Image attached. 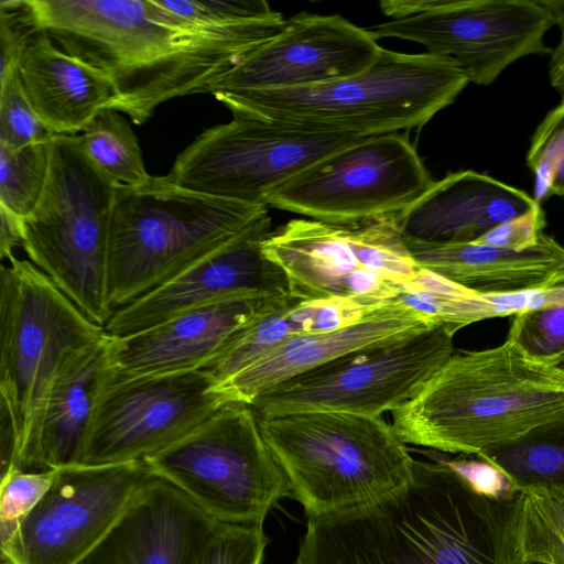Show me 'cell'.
<instances>
[{
	"mask_svg": "<svg viewBox=\"0 0 564 564\" xmlns=\"http://www.w3.org/2000/svg\"><path fill=\"white\" fill-rule=\"evenodd\" d=\"M33 22L63 51L105 73L111 109L142 124L163 102L212 84L274 37L272 15L219 32L185 30L156 0H26Z\"/></svg>",
	"mask_w": 564,
	"mask_h": 564,
	"instance_id": "1",
	"label": "cell"
},
{
	"mask_svg": "<svg viewBox=\"0 0 564 564\" xmlns=\"http://www.w3.org/2000/svg\"><path fill=\"white\" fill-rule=\"evenodd\" d=\"M514 523L516 494L488 496L436 458L414 459L388 495L307 517L295 564H523Z\"/></svg>",
	"mask_w": 564,
	"mask_h": 564,
	"instance_id": "2",
	"label": "cell"
},
{
	"mask_svg": "<svg viewBox=\"0 0 564 564\" xmlns=\"http://www.w3.org/2000/svg\"><path fill=\"white\" fill-rule=\"evenodd\" d=\"M392 413L404 444L478 456L564 419V370L516 341L455 351Z\"/></svg>",
	"mask_w": 564,
	"mask_h": 564,
	"instance_id": "3",
	"label": "cell"
},
{
	"mask_svg": "<svg viewBox=\"0 0 564 564\" xmlns=\"http://www.w3.org/2000/svg\"><path fill=\"white\" fill-rule=\"evenodd\" d=\"M468 83L447 57L382 47L369 67L334 82L214 96L232 116L311 131L373 135L424 126Z\"/></svg>",
	"mask_w": 564,
	"mask_h": 564,
	"instance_id": "4",
	"label": "cell"
},
{
	"mask_svg": "<svg viewBox=\"0 0 564 564\" xmlns=\"http://www.w3.org/2000/svg\"><path fill=\"white\" fill-rule=\"evenodd\" d=\"M267 206L216 197L164 176L117 185L110 219L108 301L115 312L223 247Z\"/></svg>",
	"mask_w": 564,
	"mask_h": 564,
	"instance_id": "5",
	"label": "cell"
},
{
	"mask_svg": "<svg viewBox=\"0 0 564 564\" xmlns=\"http://www.w3.org/2000/svg\"><path fill=\"white\" fill-rule=\"evenodd\" d=\"M259 424L307 517L366 505L412 476L414 458L381 416L317 411L259 417Z\"/></svg>",
	"mask_w": 564,
	"mask_h": 564,
	"instance_id": "6",
	"label": "cell"
},
{
	"mask_svg": "<svg viewBox=\"0 0 564 564\" xmlns=\"http://www.w3.org/2000/svg\"><path fill=\"white\" fill-rule=\"evenodd\" d=\"M117 185L88 159L79 135L55 134L44 191L23 218L30 261L102 328L113 314L107 280Z\"/></svg>",
	"mask_w": 564,
	"mask_h": 564,
	"instance_id": "7",
	"label": "cell"
},
{
	"mask_svg": "<svg viewBox=\"0 0 564 564\" xmlns=\"http://www.w3.org/2000/svg\"><path fill=\"white\" fill-rule=\"evenodd\" d=\"M104 333L30 260L2 264L0 408L13 427L14 467L63 362Z\"/></svg>",
	"mask_w": 564,
	"mask_h": 564,
	"instance_id": "8",
	"label": "cell"
},
{
	"mask_svg": "<svg viewBox=\"0 0 564 564\" xmlns=\"http://www.w3.org/2000/svg\"><path fill=\"white\" fill-rule=\"evenodd\" d=\"M143 460L221 523L262 524L271 508L291 496L259 417L245 402L225 403L189 434Z\"/></svg>",
	"mask_w": 564,
	"mask_h": 564,
	"instance_id": "9",
	"label": "cell"
},
{
	"mask_svg": "<svg viewBox=\"0 0 564 564\" xmlns=\"http://www.w3.org/2000/svg\"><path fill=\"white\" fill-rule=\"evenodd\" d=\"M398 216L346 223L292 219L271 231L262 250L282 269L296 299L345 297L381 306L420 268Z\"/></svg>",
	"mask_w": 564,
	"mask_h": 564,
	"instance_id": "10",
	"label": "cell"
},
{
	"mask_svg": "<svg viewBox=\"0 0 564 564\" xmlns=\"http://www.w3.org/2000/svg\"><path fill=\"white\" fill-rule=\"evenodd\" d=\"M380 8L392 19L369 28L378 40L419 43L476 85H490L522 57L552 52L544 37L554 23L540 0H386Z\"/></svg>",
	"mask_w": 564,
	"mask_h": 564,
	"instance_id": "11",
	"label": "cell"
},
{
	"mask_svg": "<svg viewBox=\"0 0 564 564\" xmlns=\"http://www.w3.org/2000/svg\"><path fill=\"white\" fill-rule=\"evenodd\" d=\"M227 402L205 369L134 375L108 364L77 464L143 460L189 434Z\"/></svg>",
	"mask_w": 564,
	"mask_h": 564,
	"instance_id": "12",
	"label": "cell"
},
{
	"mask_svg": "<svg viewBox=\"0 0 564 564\" xmlns=\"http://www.w3.org/2000/svg\"><path fill=\"white\" fill-rule=\"evenodd\" d=\"M455 328H433L389 345L351 352L281 382L250 405L259 417L302 412L381 416L414 398L455 352Z\"/></svg>",
	"mask_w": 564,
	"mask_h": 564,
	"instance_id": "13",
	"label": "cell"
},
{
	"mask_svg": "<svg viewBox=\"0 0 564 564\" xmlns=\"http://www.w3.org/2000/svg\"><path fill=\"white\" fill-rule=\"evenodd\" d=\"M434 183L406 133L362 137L299 172L265 198L269 207L346 223L400 214Z\"/></svg>",
	"mask_w": 564,
	"mask_h": 564,
	"instance_id": "14",
	"label": "cell"
},
{
	"mask_svg": "<svg viewBox=\"0 0 564 564\" xmlns=\"http://www.w3.org/2000/svg\"><path fill=\"white\" fill-rule=\"evenodd\" d=\"M362 137L367 135L234 116L198 134L164 178L207 195L267 206V195L274 187Z\"/></svg>",
	"mask_w": 564,
	"mask_h": 564,
	"instance_id": "15",
	"label": "cell"
},
{
	"mask_svg": "<svg viewBox=\"0 0 564 564\" xmlns=\"http://www.w3.org/2000/svg\"><path fill=\"white\" fill-rule=\"evenodd\" d=\"M153 476L144 460L55 469L52 486L0 547V558L11 564H77Z\"/></svg>",
	"mask_w": 564,
	"mask_h": 564,
	"instance_id": "16",
	"label": "cell"
},
{
	"mask_svg": "<svg viewBox=\"0 0 564 564\" xmlns=\"http://www.w3.org/2000/svg\"><path fill=\"white\" fill-rule=\"evenodd\" d=\"M381 50L369 29L340 15L300 12L285 20L274 37L216 79L208 93L325 84L369 67Z\"/></svg>",
	"mask_w": 564,
	"mask_h": 564,
	"instance_id": "17",
	"label": "cell"
},
{
	"mask_svg": "<svg viewBox=\"0 0 564 564\" xmlns=\"http://www.w3.org/2000/svg\"><path fill=\"white\" fill-rule=\"evenodd\" d=\"M268 210L232 240L135 302L113 312L104 330L122 337L220 300L290 294L282 269L262 250L271 234Z\"/></svg>",
	"mask_w": 564,
	"mask_h": 564,
	"instance_id": "18",
	"label": "cell"
},
{
	"mask_svg": "<svg viewBox=\"0 0 564 564\" xmlns=\"http://www.w3.org/2000/svg\"><path fill=\"white\" fill-rule=\"evenodd\" d=\"M289 296L229 297L138 333L109 336V366L134 375L205 369L228 348L242 328Z\"/></svg>",
	"mask_w": 564,
	"mask_h": 564,
	"instance_id": "19",
	"label": "cell"
},
{
	"mask_svg": "<svg viewBox=\"0 0 564 564\" xmlns=\"http://www.w3.org/2000/svg\"><path fill=\"white\" fill-rule=\"evenodd\" d=\"M218 522L158 476L77 564H189Z\"/></svg>",
	"mask_w": 564,
	"mask_h": 564,
	"instance_id": "20",
	"label": "cell"
},
{
	"mask_svg": "<svg viewBox=\"0 0 564 564\" xmlns=\"http://www.w3.org/2000/svg\"><path fill=\"white\" fill-rule=\"evenodd\" d=\"M438 325L412 308L391 301L358 323L336 332L297 335L267 356L217 384L228 401L250 404L268 389L341 356L389 345Z\"/></svg>",
	"mask_w": 564,
	"mask_h": 564,
	"instance_id": "21",
	"label": "cell"
},
{
	"mask_svg": "<svg viewBox=\"0 0 564 564\" xmlns=\"http://www.w3.org/2000/svg\"><path fill=\"white\" fill-rule=\"evenodd\" d=\"M540 207L527 192L473 170L447 174L399 214L408 239L474 242L497 226Z\"/></svg>",
	"mask_w": 564,
	"mask_h": 564,
	"instance_id": "22",
	"label": "cell"
},
{
	"mask_svg": "<svg viewBox=\"0 0 564 564\" xmlns=\"http://www.w3.org/2000/svg\"><path fill=\"white\" fill-rule=\"evenodd\" d=\"M108 364L106 333L66 358L14 468L43 473L77 464L98 382Z\"/></svg>",
	"mask_w": 564,
	"mask_h": 564,
	"instance_id": "23",
	"label": "cell"
},
{
	"mask_svg": "<svg viewBox=\"0 0 564 564\" xmlns=\"http://www.w3.org/2000/svg\"><path fill=\"white\" fill-rule=\"evenodd\" d=\"M18 70L30 102L55 134L83 132L116 99L105 73L57 48L36 24L24 43Z\"/></svg>",
	"mask_w": 564,
	"mask_h": 564,
	"instance_id": "24",
	"label": "cell"
},
{
	"mask_svg": "<svg viewBox=\"0 0 564 564\" xmlns=\"http://www.w3.org/2000/svg\"><path fill=\"white\" fill-rule=\"evenodd\" d=\"M404 239L420 268L477 292L508 293L564 283V246L545 232L524 250Z\"/></svg>",
	"mask_w": 564,
	"mask_h": 564,
	"instance_id": "25",
	"label": "cell"
},
{
	"mask_svg": "<svg viewBox=\"0 0 564 564\" xmlns=\"http://www.w3.org/2000/svg\"><path fill=\"white\" fill-rule=\"evenodd\" d=\"M321 334L315 300L290 296L242 328L207 370L217 384L250 367L285 340L297 335Z\"/></svg>",
	"mask_w": 564,
	"mask_h": 564,
	"instance_id": "26",
	"label": "cell"
},
{
	"mask_svg": "<svg viewBox=\"0 0 564 564\" xmlns=\"http://www.w3.org/2000/svg\"><path fill=\"white\" fill-rule=\"evenodd\" d=\"M514 532L523 564H564V482L517 486Z\"/></svg>",
	"mask_w": 564,
	"mask_h": 564,
	"instance_id": "27",
	"label": "cell"
},
{
	"mask_svg": "<svg viewBox=\"0 0 564 564\" xmlns=\"http://www.w3.org/2000/svg\"><path fill=\"white\" fill-rule=\"evenodd\" d=\"M79 138L88 159L115 183L140 186L152 178L145 170L139 140L120 112L102 109Z\"/></svg>",
	"mask_w": 564,
	"mask_h": 564,
	"instance_id": "28",
	"label": "cell"
},
{
	"mask_svg": "<svg viewBox=\"0 0 564 564\" xmlns=\"http://www.w3.org/2000/svg\"><path fill=\"white\" fill-rule=\"evenodd\" d=\"M476 457L496 467L514 486L564 482V419Z\"/></svg>",
	"mask_w": 564,
	"mask_h": 564,
	"instance_id": "29",
	"label": "cell"
},
{
	"mask_svg": "<svg viewBox=\"0 0 564 564\" xmlns=\"http://www.w3.org/2000/svg\"><path fill=\"white\" fill-rule=\"evenodd\" d=\"M52 140L22 149L0 145V205L21 218L36 207L51 162Z\"/></svg>",
	"mask_w": 564,
	"mask_h": 564,
	"instance_id": "30",
	"label": "cell"
},
{
	"mask_svg": "<svg viewBox=\"0 0 564 564\" xmlns=\"http://www.w3.org/2000/svg\"><path fill=\"white\" fill-rule=\"evenodd\" d=\"M185 30L219 32L272 15L264 0H156Z\"/></svg>",
	"mask_w": 564,
	"mask_h": 564,
	"instance_id": "31",
	"label": "cell"
},
{
	"mask_svg": "<svg viewBox=\"0 0 564 564\" xmlns=\"http://www.w3.org/2000/svg\"><path fill=\"white\" fill-rule=\"evenodd\" d=\"M527 164L535 178V199L564 196V97L535 129Z\"/></svg>",
	"mask_w": 564,
	"mask_h": 564,
	"instance_id": "32",
	"label": "cell"
},
{
	"mask_svg": "<svg viewBox=\"0 0 564 564\" xmlns=\"http://www.w3.org/2000/svg\"><path fill=\"white\" fill-rule=\"evenodd\" d=\"M54 137L30 102L17 68L0 82V145L17 150Z\"/></svg>",
	"mask_w": 564,
	"mask_h": 564,
	"instance_id": "33",
	"label": "cell"
},
{
	"mask_svg": "<svg viewBox=\"0 0 564 564\" xmlns=\"http://www.w3.org/2000/svg\"><path fill=\"white\" fill-rule=\"evenodd\" d=\"M267 544L262 524L218 522L189 564H262Z\"/></svg>",
	"mask_w": 564,
	"mask_h": 564,
	"instance_id": "34",
	"label": "cell"
},
{
	"mask_svg": "<svg viewBox=\"0 0 564 564\" xmlns=\"http://www.w3.org/2000/svg\"><path fill=\"white\" fill-rule=\"evenodd\" d=\"M54 470L30 473L10 470L0 485V547L17 533L24 518L52 486Z\"/></svg>",
	"mask_w": 564,
	"mask_h": 564,
	"instance_id": "35",
	"label": "cell"
},
{
	"mask_svg": "<svg viewBox=\"0 0 564 564\" xmlns=\"http://www.w3.org/2000/svg\"><path fill=\"white\" fill-rule=\"evenodd\" d=\"M554 306H564V283L508 293L470 290L466 300V315L470 325L488 318L514 316L527 311Z\"/></svg>",
	"mask_w": 564,
	"mask_h": 564,
	"instance_id": "36",
	"label": "cell"
},
{
	"mask_svg": "<svg viewBox=\"0 0 564 564\" xmlns=\"http://www.w3.org/2000/svg\"><path fill=\"white\" fill-rule=\"evenodd\" d=\"M507 338L534 358L549 360L560 355L564 351V306L514 315Z\"/></svg>",
	"mask_w": 564,
	"mask_h": 564,
	"instance_id": "37",
	"label": "cell"
},
{
	"mask_svg": "<svg viewBox=\"0 0 564 564\" xmlns=\"http://www.w3.org/2000/svg\"><path fill=\"white\" fill-rule=\"evenodd\" d=\"M34 28L26 0L0 1V82L18 68L24 43Z\"/></svg>",
	"mask_w": 564,
	"mask_h": 564,
	"instance_id": "38",
	"label": "cell"
},
{
	"mask_svg": "<svg viewBox=\"0 0 564 564\" xmlns=\"http://www.w3.org/2000/svg\"><path fill=\"white\" fill-rule=\"evenodd\" d=\"M545 225V215L540 206L528 214L497 226L474 242L512 250H524L539 242L544 234Z\"/></svg>",
	"mask_w": 564,
	"mask_h": 564,
	"instance_id": "39",
	"label": "cell"
},
{
	"mask_svg": "<svg viewBox=\"0 0 564 564\" xmlns=\"http://www.w3.org/2000/svg\"><path fill=\"white\" fill-rule=\"evenodd\" d=\"M0 257L10 260L15 247L22 246L23 218L0 205Z\"/></svg>",
	"mask_w": 564,
	"mask_h": 564,
	"instance_id": "40",
	"label": "cell"
},
{
	"mask_svg": "<svg viewBox=\"0 0 564 564\" xmlns=\"http://www.w3.org/2000/svg\"><path fill=\"white\" fill-rule=\"evenodd\" d=\"M549 64V78L552 87L564 97V35L552 50Z\"/></svg>",
	"mask_w": 564,
	"mask_h": 564,
	"instance_id": "41",
	"label": "cell"
},
{
	"mask_svg": "<svg viewBox=\"0 0 564 564\" xmlns=\"http://www.w3.org/2000/svg\"><path fill=\"white\" fill-rule=\"evenodd\" d=\"M549 11L554 25L558 26L561 35H564V0H540Z\"/></svg>",
	"mask_w": 564,
	"mask_h": 564,
	"instance_id": "42",
	"label": "cell"
},
{
	"mask_svg": "<svg viewBox=\"0 0 564 564\" xmlns=\"http://www.w3.org/2000/svg\"><path fill=\"white\" fill-rule=\"evenodd\" d=\"M0 564H11V563L6 560L0 558Z\"/></svg>",
	"mask_w": 564,
	"mask_h": 564,
	"instance_id": "43",
	"label": "cell"
},
{
	"mask_svg": "<svg viewBox=\"0 0 564 564\" xmlns=\"http://www.w3.org/2000/svg\"><path fill=\"white\" fill-rule=\"evenodd\" d=\"M524 564H542V563H524Z\"/></svg>",
	"mask_w": 564,
	"mask_h": 564,
	"instance_id": "44",
	"label": "cell"
}]
</instances>
